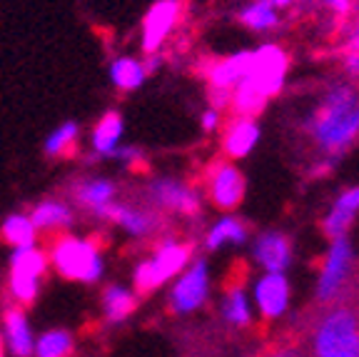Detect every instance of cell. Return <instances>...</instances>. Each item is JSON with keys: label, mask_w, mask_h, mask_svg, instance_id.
Wrapping results in <instances>:
<instances>
[{"label": "cell", "mask_w": 359, "mask_h": 357, "mask_svg": "<svg viewBox=\"0 0 359 357\" xmlns=\"http://www.w3.org/2000/svg\"><path fill=\"white\" fill-rule=\"evenodd\" d=\"M70 195H73L75 205L90 212L95 220H100L102 210L118 200V185L107 178H83L70 188Z\"/></svg>", "instance_id": "15"}, {"label": "cell", "mask_w": 359, "mask_h": 357, "mask_svg": "<svg viewBox=\"0 0 359 357\" xmlns=\"http://www.w3.org/2000/svg\"><path fill=\"white\" fill-rule=\"evenodd\" d=\"M3 342L13 357H33L35 337L20 305L6 307L3 313Z\"/></svg>", "instance_id": "17"}, {"label": "cell", "mask_w": 359, "mask_h": 357, "mask_svg": "<svg viewBox=\"0 0 359 357\" xmlns=\"http://www.w3.org/2000/svg\"><path fill=\"white\" fill-rule=\"evenodd\" d=\"M320 6H325L327 11H332L334 15H349L354 0H320Z\"/></svg>", "instance_id": "33"}, {"label": "cell", "mask_w": 359, "mask_h": 357, "mask_svg": "<svg viewBox=\"0 0 359 357\" xmlns=\"http://www.w3.org/2000/svg\"><path fill=\"white\" fill-rule=\"evenodd\" d=\"M192 250H195L192 242L165 238V240L155 247V252L135 268V273H133L135 292H137V295H150L157 287H163L168 280L177 278V275L192 263Z\"/></svg>", "instance_id": "5"}, {"label": "cell", "mask_w": 359, "mask_h": 357, "mask_svg": "<svg viewBox=\"0 0 359 357\" xmlns=\"http://www.w3.org/2000/svg\"><path fill=\"white\" fill-rule=\"evenodd\" d=\"M252 257L264 273H287L292 265V240L280 230H264L255 240Z\"/></svg>", "instance_id": "14"}, {"label": "cell", "mask_w": 359, "mask_h": 357, "mask_svg": "<svg viewBox=\"0 0 359 357\" xmlns=\"http://www.w3.org/2000/svg\"><path fill=\"white\" fill-rule=\"evenodd\" d=\"M200 123H202V130H208V133H215V130H217L219 125H222V115H219L217 108L210 105L208 110L202 112Z\"/></svg>", "instance_id": "32"}, {"label": "cell", "mask_w": 359, "mask_h": 357, "mask_svg": "<svg viewBox=\"0 0 359 357\" xmlns=\"http://www.w3.org/2000/svg\"><path fill=\"white\" fill-rule=\"evenodd\" d=\"M147 78H150L147 65L137 58L123 56L110 63V80L120 93H133V90L142 88Z\"/></svg>", "instance_id": "23"}, {"label": "cell", "mask_w": 359, "mask_h": 357, "mask_svg": "<svg viewBox=\"0 0 359 357\" xmlns=\"http://www.w3.org/2000/svg\"><path fill=\"white\" fill-rule=\"evenodd\" d=\"M294 3H299V0H275L277 8H287V6H294Z\"/></svg>", "instance_id": "36"}, {"label": "cell", "mask_w": 359, "mask_h": 357, "mask_svg": "<svg viewBox=\"0 0 359 357\" xmlns=\"http://www.w3.org/2000/svg\"><path fill=\"white\" fill-rule=\"evenodd\" d=\"M309 355L359 357V313L352 305L330 302L312 327Z\"/></svg>", "instance_id": "3"}, {"label": "cell", "mask_w": 359, "mask_h": 357, "mask_svg": "<svg viewBox=\"0 0 359 357\" xmlns=\"http://www.w3.org/2000/svg\"><path fill=\"white\" fill-rule=\"evenodd\" d=\"M30 220H33L35 230L38 233H62L73 225L75 212L73 207L67 205L65 200H55V197H48V200H40L38 205L30 210Z\"/></svg>", "instance_id": "20"}, {"label": "cell", "mask_w": 359, "mask_h": 357, "mask_svg": "<svg viewBox=\"0 0 359 357\" xmlns=\"http://www.w3.org/2000/svg\"><path fill=\"white\" fill-rule=\"evenodd\" d=\"M210 295V268L208 260H192L182 273L177 275L172 292H170V310L175 315H190L200 310Z\"/></svg>", "instance_id": "9"}, {"label": "cell", "mask_w": 359, "mask_h": 357, "mask_svg": "<svg viewBox=\"0 0 359 357\" xmlns=\"http://www.w3.org/2000/svg\"><path fill=\"white\" fill-rule=\"evenodd\" d=\"M100 220L123 228L133 238H152L157 230L163 228V215L157 210H152L150 205H130V202H110V205L102 210Z\"/></svg>", "instance_id": "11"}, {"label": "cell", "mask_w": 359, "mask_h": 357, "mask_svg": "<svg viewBox=\"0 0 359 357\" xmlns=\"http://www.w3.org/2000/svg\"><path fill=\"white\" fill-rule=\"evenodd\" d=\"M257 140H259L257 117L235 115V120H230L222 133V150L230 160H240V157H247L255 150Z\"/></svg>", "instance_id": "18"}, {"label": "cell", "mask_w": 359, "mask_h": 357, "mask_svg": "<svg viewBox=\"0 0 359 357\" xmlns=\"http://www.w3.org/2000/svg\"><path fill=\"white\" fill-rule=\"evenodd\" d=\"M219 313H222V320L230 325V327L242 330L252 323V305H250V297H247L245 283H242V280H235L232 285L224 287Z\"/></svg>", "instance_id": "22"}, {"label": "cell", "mask_w": 359, "mask_h": 357, "mask_svg": "<svg viewBox=\"0 0 359 357\" xmlns=\"http://www.w3.org/2000/svg\"><path fill=\"white\" fill-rule=\"evenodd\" d=\"M145 200L152 210L172 212L182 218H197L202 197L192 185L180 178H155L145 185Z\"/></svg>", "instance_id": "8"}, {"label": "cell", "mask_w": 359, "mask_h": 357, "mask_svg": "<svg viewBox=\"0 0 359 357\" xmlns=\"http://www.w3.org/2000/svg\"><path fill=\"white\" fill-rule=\"evenodd\" d=\"M262 357H307V352H304L297 342H282V345L267 350Z\"/></svg>", "instance_id": "31"}, {"label": "cell", "mask_w": 359, "mask_h": 357, "mask_svg": "<svg viewBox=\"0 0 359 357\" xmlns=\"http://www.w3.org/2000/svg\"><path fill=\"white\" fill-rule=\"evenodd\" d=\"M105 160H118V162H123L125 168H135V170H142L145 168V152L140 150L137 145H118L115 150L110 152V155L105 157Z\"/></svg>", "instance_id": "30"}, {"label": "cell", "mask_w": 359, "mask_h": 357, "mask_svg": "<svg viewBox=\"0 0 359 357\" xmlns=\"http://www.w3.org/2000/svg\"><path fill=\"white\" fill-rule=\"evenodd\" d=\"M123 115L118 110H107L93 128L90 135V145H93V155L90 160H105L115 148L120 145V138H123Z\"/></svg>", "instance_id": "21"}, {"label": "cell", "mask_w": 359, "mask_h": 357, "mask_svg": "<svg viewBox=\"0 0 359 357\" xmlns=\"http://www.w3.org/2000/svg\"><path fill=\"white\" fill-rule=\"evenodd\" d=\"M137 307V292L128 290L123 285H107L102 290V315L107 323H125Z\"/></svg>", "instance_id": "24"}, {"label": "cell", "mask_w": 359, "mask_h": 357, "mask_svg": "<svg viewBox=\"0 0 359 357\" xmlns=\"http://www.w3.org/2000/svg\"><path fill=\"white\" fill-rule=\"evenodd\" d=\"M347 53H359V25L354 28V33L347 40Z\"/></svg>", "instance_id": "35"}, {"label": "cell", "mask_w": 359, "mask_h": 357, "mask_svg": "<svg viewBox=\"0 0 359 357\" xmlns=\"http://www.w3.org/2000/svg\"><path fill=\"white\" fill-rule=\"evenodd\" d=\"M245 175L232 162H215L208 173V197L219 210H235L245 197Z\"/></svg>", "instance_id": "12"}, {"label": "cell", "mask_w": 359, "mask_h": 357, "mask_svg": "<svg viewBox=\"0 0 359 357\" xmlns=\"http://www.w3.org/2000/svg\"><path fill=\"white\" fill-rule=\"evenodd\" d=\"M255 307L262 320H280L290 307V280L285 273H262L255 285Z\"/></svg>", "instance_id": "13"}, {"label": "cell", "mask_w": 359, "mask_h": 357, "mask_svg": "<svg viewBox=\"0 0 359 357\" xmlns=\"http://www.w3.org/2000/svg\"><path fill=\"white\" fill-rule=\"evenodd\" d=\"M73 335L67 330H48L45 335L35 340L33 357H70L73 355Z\"/></svg>", "instance_id": "29"}, {"label": "cell", "mask_w": 359, "mask_h": 357, "mask_svg": "<svg viewBox=\"0 0 359 357\" xmlns=\"http://www.w3.org/2000/svg\"><path fill=\"white\" fill-rule=\"evenodd\" d=\"M80 138V125L75 120H65L60 128L53 130L48 138H45L43 152L48 157H67L75 152V145H78Z\"/></svg>", "instance_id": "28"}, {"label": "cell", "mask_w": 359, "mask_h": 357, "mask_svg": "<svg viewBox=\"0 0 359 357\" xmlns=\"http://www.w3.org/2000/svg\"><path fill=\"white\" fill-rule=\"evenodd\" d=\"M354 247L349 242V235L344 238H337V240H330V247H327V255L322 260L320 268V278H317V302L322 305H330L339 297V292L349 285L354 275Z\"/></svg>", "instance_id": "6"}, {"label": "cell", "mask_w": 359, "mask_h": 357, "mask_svg": "<svg viewBox=\"0 0 359 357\" xmlns=\"http://www.w3.org/2000/svg\"><path fill=\"white\" fill-rule=\"evenodd\" d=\"M290 58L280 45H262L257 51H250V65L242 83L232 90L230 100L237 115L257 117L264 110L269 98L280 95L287 78Z\"/></svg>", "instance_id": "2"}, {"label": "cell", "mask_w": 359, "mask_h": 357, "mask_svg": "<svg viewBox=\"0 0 359 357\" xmlns=\"http://www.w3.org/2000/svg\"><path fill=\"white\" fill-rule=\"evenodd\" d=\"M240 22L255 33H267L280 25V8L275 0H252L240 11Z\"/></svg>", "instance_id": "27"}, {"label": "cell", "mask_w": 359, "mask_h": 357, "mask_svg": "<svg viewBox=\"0 0 359 357\" xmlns=\"http://www.w3.org/2000/svg\"><path fill=\"white\" fill-rule=\"evenodd\" d=\"M0 357H6V342H3V335H0Z\"/></svg>", "instance_id": "37"}, {"label": "cell", "mask_w": 359, "mask_h": 357, "mask_svg": "<svg viewBox=\"0 0 359 357\" xmlns=\"http://www.w3.org/2000/svg\"><path fill=\"white\" fill-rule=\"evenodd\" d=\"M344 70L349 78H359V53H347L344 56Z\"/></svg>", "instance_id": "34"}, {"label": "cell", "mask_w": 359, "mask_h": 357, "mask_svg": "<svg viewBox=\"0 0 359 357\" xmlns=\"http://www.w3.org/2000/svg\"><path fill=\"white\" fill-rule=\"evenodd\" d=\"M48 263L60 278L73 283H97L105 273L100 242L75 235H57L48 252Z\"/></svg>", "instance_id": "4"}, {"label": "cell", "mask_w": 359, "mask_h": 357, "mask_svg": "<svg viewBox=\"0 0 359 357\" xmlns=\"http://www.w3.org/2000/svg\"><path fill=\"white\" fill-rule=\"evenodd\" d=\"M0 240L8 242L13 250H18V247H33L35 240H38V230H35L30 215H25V212L8 215L3 220V225H0Z\"/></svg>", "instance_id": "26"}, {"label": "cell", "mask_w": 359, "mask_h": 357, "mask_svg": "<svg viewBox=\"0 0 359 357\" xmlns=\"http://www.w3.org/2000/svg\"><path fill=\"white\" fill-rule=\"evenodd\" d=\"M48 255L38 247H18L11 255V295L20 307L38 300L40 280L48 273Z\"/></svg>", "instance_id": "7"}, {"label": "cell", "mask_w": 359, "mask_h": 357, "mask_svg": "<svg viewBox=\"0 0 359 357\" xmlns=\"http://www.w3.org/2000/svg\"><path fill=\"white\" fill-rule=\"evenodd\" d=\"M309 135L330 160H337L359 138V93L352 83L327 90L309 117Z\"/></svg>", "instance_id": "1"}, {"label": "cell", "mask_w": 359, "mask_h": 357, "mask_svg": "<svg viewBox=\"0 0 359 357\" xmlns=\"http://www.w3.org/2000/svg\"><path fill=\"white\" fill-rule=\"evenodd\" d=\"M357 215H359V185H354V188L342 190V193L337 195V200L332 202L330 212H327L325 220H322V233H325V238H330V240L344 238Z\"/></svg>", "instance_id": "16"}, {"label": "cell", "mask_w": 359, "mask_h": 357, "mask_svg": "<svg viewBox=\"0 0 359 357\" xmlns=\"http://www.w3.org/2000/svg\"><path fill=\"white\" fill-rule=\"evenodd\" d=\"M247 65H250V51L235 53V56L217 60L215 65H210L208 70V83L210 90L215 93H230L242 83V78L247 75Z\"/></svg>", "instance_id": "19"}, {"label": "cell", "mask_w": 359, "mask_h": 357, "mask_svg": "<svg viewBox=\"0 0 359 357\" xmlns=\"http://www.w3.org/2000/svg\"><path fill=\"white\" fill-rule=\"evenodd\" d=\"M182 15V0H155L142 18V53L155 56Z\"/></svg>", "instance_id": "10"}, {"label": "cell", "mask_w": 359, "mask_h": 357, "mask_svg": "<svg viewBox=\"0 0 359 357\" xmlns=\"http://www.w3.org/2000/svg\"><path fill=\"white\" fill-rule=\"evenodd\" d=\"M247 238H250V230H247L245 220L235 218V215H224L205 235V247L208 250H219L224 245H245Z\"/></svg>", "instance_id": "25"}]
</instances>
